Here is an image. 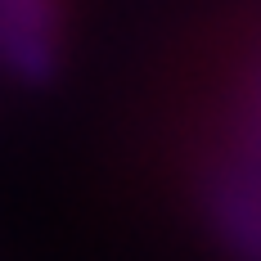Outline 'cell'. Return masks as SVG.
I'll use <instances>...</instances> for the list:
<instances>
[]
</instances>
